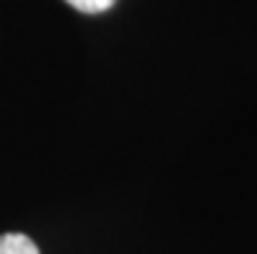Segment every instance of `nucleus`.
Listing matches in <instances>:
<instances>
[{
    "label": "nucleus",
    "mask_w": 257,
    "mask_h": 254,
    "mask_svg": "<svg viewBox=\"0 0 257 254\" xmlns=\"http://www.w3.org/2000/svg\"><path fill=\"white\" fill-rule=\"evenodd\" d=\"M68 6H73L75 11H81V13H104V11H109L117 0H65Z\"/></svg>",
    "instance_id": "2"
},
{
    "label": "nucleus",
    "mask_w": 257,
    "mask_h": 254,
    "mask_svg": "<svg viewBox=\"0 0 257 254\" xmlns=\"http://www.w3.org/2000/svg\"><path fill=\"white\" fill-rule=\"evenodd\" d=\"M0 254H39V249L24 233H3L0 236Z\"/></svg>",
    "instance_id": "1"
}]
</instances>
